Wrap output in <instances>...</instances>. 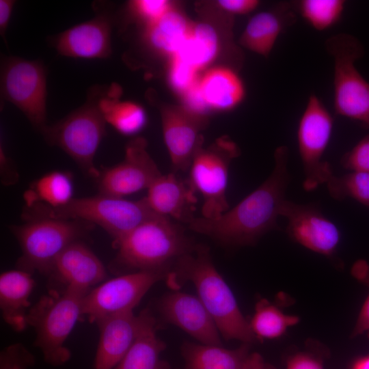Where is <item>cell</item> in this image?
Returning a JSON list of instances; mask_svg holds the SVG:
<instances>
[{
	"mask_svg": "<svg viewBox=\"0 0 369 369\" xmlns=\"http://www.w3.org/2000/svg\"><path fill=\"white\" fill-rule=\"evenodd\" d=\"M170 270L134 271L102 282L83 298V316L94 323L109 315L132 312L154 284L166 279Z\"/></svg>",
	"mask_w": 369,
	"mask_h": 369,
	"instance_id": "12",
	"label": "cell"
},
{
	"mask_svg": "<svg viewBox=\"0 0 369 369\" xmlns=\"http://www.w3.org/2000/svg\"><path fill=\"white\" fill-rule=\"evenodd\" d=\"M351 272L356 279L369 287V264L367 262L362 260L355 262ZM364 333H366L369 338V294L361 308L352 336Z\"/></svg>",
	"mask_w": 369,
	"mask_h": 369,
	"instance_id": "36",
	"label": "cell"
},
{
	"mask_svg": "<svg viewBox=\"0 0 369 369\" xmlns=\"http://www.w3.org/2000/svg\"><path fill=\"white\" fill-rule=\"evenodd\" d=\"M92 226L80 221L51 218L30 219L23 225L12 226L22 252L18 269L47 275L57 257Z\"/></svg>",
	"mask_w": 369,
	"mask_h": 369,
	"instance_id": "8",
	"label": "cell"
},
{
	"mask_svg": "<svg viewBox=\"0 0 369 369\" xmlns=\"http://www.w3.org/2000/svg\"><path fill=\"white\" fill-rule=\"evenodd\" d=\"M166 280L173 288L192 282L198 297L227 340L249 344L256 337L241 313L230 287L215 268L208 249L197 245L191 252L176 260Z\"/></svg>",
	"mask_w": 369,
	"mask_h": 369,
	"instance_id": "2",
	"label": "cell"
},
{
	"mask_svg": "<svg viewBox=\"0 0 369 369\" xmlns=\"http://www.w3.org/2000/svg\"><path fill=\"white\" fill-rule=\"evenodd\" d=\"M172 8L166 0H135L128 3L131 14L144 26L156 21Z\"/></svg>",
	"mask_w": 369,
	"mask_h": 369,
	"instance_id": "34",
	"label": "cell"
},
{
	"mask_svg": "<svg viewBox=\"0 0 369 369\" xmlns=\"http://www.w3.org/2000/svg\"><path fill=\"white\" fill-rule=\"evenodd\" d=\"M141 325L133 344L113 369H169L161 359L165 343L157 336V323L151 311L141 312Z\"/></svg>",
	"mask_w": 369,
	"mask_h": 369,
	"instance_id": "23",
	"label": "cell"
},
{
	"mask_svg": "<svg viewBox=\"0 0 369 369\" xmlns=\"http://www.w3.org/2000/svg\"><path fill=\"white\" fill-rule=\"evenodd\" d=\"M219 51V39L215 28L206 22H192L185 40L173 56L199 72L215 59Z\"/></svg>",
	"mask_w": 369,
	"mask_h": 369,
	"instance_id": "28",
	"label": "cell"
},
{
	"mask_svg": "<svg viewBox=\"0 0 369 369\" xmlns=\"http://www.w3.org/2000/svg\"><path fill=\"white\" fill-rule=\"evenodd\" d=\"M249 344L227 349L219 345L185 343L183 369H239L249 353Z\"/></svg>",
	"mask_w": 369,
	"mask_h": 369,
	"instance_id": "27",
	"label": "cell"
},
{
	"mask_svg": "<svg viewBox=\"0 0 369 369\" xmlns=\"http://www.w3.org/2000/svg\"><path fill=\"white\" fill-rule=\"evenodd\" d=\"M326 185L333 199L350 197L369 207V173L351 171L340 176L333 174Z\"/></svg>",
	"mask_w": 369,
	"mask_h": 369,
	"instance_id": "32",
	"label": "cell"
},
{
	"mask_svg": "<svg viewBox=\"0 0 369 369\" xmlns=\"http://www.w3.org/2000/svg\"><path fill=\"white\" fill-rule=\"evenodd\" d=\"M299 321L297 316L286 314L263 299L257 303L249 323L256 338L275 339L284 335L289 327L297 325Z\"/></svg>",
	"mask_w": 369,
	"mask_h": 369,
	"instance_id": "30",
	"label": "cell"
},
{
	"mask_svg": "<svg viewBox=\"0 0 369 369\" xmlns=\"http://www.w3.org/2000/svg\"><path fill=\"white\" fill-rule=\"evenodd\" d=\"M74 185L70 174L55 171L36 180L25 193V206L40 203L52 208L68 204L73 197Z\"/></svg>",
	"mask_w": 369,
	"mask_h": 369,
	"instance_id": "29",
	"label": "cell"
},
{
	"mask_svg": "<svg viewBox=\"0 0 369 369\" xmlns=\"http://www.w3.org/2000/svg\"><path fill=\"white\" fill-rule=\"evenodd\" d=\"M155 215L157 214L149 208L144 197L131 201L99 193L74 197L66 205L57 208L40 203L26 206L24 219L76 220L98 225L115 241Z\"/></svg>",
	"mask_w": 369,
	"mask_h": 369,
	"instance_id": "4",
	"label": "cell"
},
{
	"mask_svg": "<svg viewBox=\"0 0 369 369\" xmlns=\"http://www.w3.org/2000/svg\"><path fill=\"white\" fill-rule=\"evenodd\" d=\"M257 0H220L219 6L226 12L234 14H246L254 11L259 5Z\"/></svg>",
	"mask_w": 369,
	"mask_h": 369,
	"instance_id": "38",
	"label": "cell"
},
{
	"mask_svg": "<svg viewBox=\"0 0 369 369\" xmlns=\"http://www.w3.org/2000/svg\"><path fill=\"white\" fill-rule=\"evenodd\" d=\"M87 293L73 289H51L30 308L27 323L34 329L33 345L53 366L66 364L71 357L66 341L82 315Z\"/></svg>",
	"mask_w": 369,
	"mask_h": 369,
	"instance_id": "5",
	"label": "cell"
},
{
	"mask_svg": "<svg viewBox=\"0 0 369 369\" xmlns=\"http://www.w3.org/2000/svg\"><path fill=\"white\" fill-rule=\"evenodd\" d=\"M340 163L349 171L369 173V134L343 155Z\"/></svg>",
	"mask_w": 369,
	"mask_h": 369,
	"instance_id": "37",
	"label": "cell"
},
{
	"mask_svg": "<svg viewBox=\"0 0 369 369\" xmlns=\"http://www.w3.org/2000/svg\"><path fill=\"white\" fill-rule=\"evenodd\" d=\"M191 24L182 13L172 8L156 21L144 26L143 40L154 52L171 57L182 45Z\"/></svg>",
	"mask_w": 369,
	"mask_h": 369,
	"instance_id": "26",
	"label": "cell"
},
{
	"mask_svg": "<svg viewBox=\"0 0 369 369\" xmlns=\"http://www.w3.org/2000/svg\"><path fill=\"white\" fill-rule=\"evenodd\" d=\"M239 154L236 144L223 137L207 148H200L195 154L187 181L202 195V217L215 219L230 209L226 197L229 170Z\"/></svg>",
	"mask_w": 369,
	"mask_h": 369,
	"instance_id": "9",
	"label": "cell"
},
{
	"mask_svg": "<svg viewBox=\"0 0 369 369\" xmlns=\"http://www.w3.org/2000/svg\"><path fill=\"white\" fill-rule=\"evenodd\" d=\"M164 141L175 171L187 172L202 148L201 130L206 120L185 107L165 106L161 109Z\"/></svg>",
	"mask_w": 369,
	"mask_h": 369,
	"instance_id": "15",
	"label": "cell"
},
{
	"mask_svg": "<svg viewBox=\"0 0 369 369\" xmlns=\"http://www.w3.org/2000/svg\"><path fill=\"white\" fill-rule=\"evenodd\" d=\"M198 87L208 109L228 111L244 99L245 88L239 75L228 67L217 66L200 77Z\"/></svg>",
	"mask_w": 369,
	"mask_h": 369,
	"instance_id": "24",
	"label": "cell"
},
{
	"mask_svg": "<svg viewBox=\"0 0 369 369\" xmlns=\"http://www.w3.org/2000/svg\"><path fill=\"white\" fill-rule=\"evenodd\" d=\"M288 152L286 146L275 150L269 176L235 206L215 219L195 217L189 228L230 246L254 244L268 232L279 229L277 219L290 181Z\"/></svg>",
	"mask_w": 369,
	"mask_h": 369,
	"instance_id": "1",
	"label": "cell"
},
{
	"mask_svg": "<svg viewBox=\"0 0 369 369\" xmlns=\"http://www.w3.org/2000/svg\"><path fill=\"white\" fill-rule=\"evenodd\" d=\"M32 274L20 269L10 270L0 275V309L3 320L16 331L27 326L31 307L29 297L35 282Z\"/></svg>",
	"mask_w": 369,
	"mask_h": 369,
	"instance_id": "22",
	"label": "cell"
},
{
	"mask_svg": "<svg viewBox=\"0 0 369 369\" xmlns=\"http://www.w3.org/2000/svg\"><path fill=\"white\" fill-rule=\"evenodd\" d=\"M334 119L320 99L311 94L299 121L297 138L303 165V189L312 191L333 174L323 159L333 129Z\"/></svg>",
	"mask_w": 369,
	"mask_h": 369,
	"instance_id": "11",
	"label": "cell"
},
{
	"mask_svg": "<svg viewBox=\"0 0 369 369\" xmlns=\"http://www.w3.org/2000/svg\"><path fill=\"white\" fill-rule=\"evenodd\" d=\"M345 4L343 0H301L295 3L301 17L317 31L327 30L338 23Z\"/></svg>",
	"mask_w": 369,
	"mask_h": 369,
	"instance_id": "31",
	"label": "cell"
},
{
	"mask_svg": "<svg viewBox=\"0 0 369 369\" xmlns=\"http://www.w3.org/2000/svg\"><path fill=\"white\" fill-rule=\"evenodd\" d=\"M280 216L287 219L286 232L294 241L327 257L336 254L340 232L316 204H298L286 199Z\"/></svg>",
	"mask_w": 369,
	"mask_h": 369,
	"instance_id": "14",
	"label": "cell"
},
{
	"mask_svg": "<svg viewBox=\"0 0 369 369\" xmlns=\"http://www.w3.org/2000/svg\"><path fill=\"white\" fill-rule=\"evenodd\" d=\"M102 87L91 88L83 105L41 131L50 144L61 148L85 174L95 178L100 172L94 165V156L106 134L107 122L98 107Z\"/></svg>",
	"mask_w": 369,
	"mask_h": 369,
	"instance_id": "6",
	"label": "cell"
},
{
	"mask_svg": "<svg viewBox=\"0 0 369 369\" xmlns=\"http://www.w3.org/2000/svg\"><path fill=\"white\" fill-rule=\"evenodd\" d=\"M239 369H270L262 356L258 353L249 354Z\"/></svg>",
	"mask_w": 369,
	"mask_h": 369,
	"instance_id": "42",
	"label": "cell"
},
{
	"mask_svg": "<svg viewBox=\"0 0 369 369\" xmlns=\"http://www.w3.org/2000/svg\"><path fill=\"white\" fill-rule=\"evenodd\" d=\"M59 286L88 293L106 279V269L98 256L77 241L68 245L55 260L47 275Z\"/></svg>",
	"mask_w": 369,
	"mask_h": 369,
	"instance_id": "17",
	"label": "cell"
},
{
	"mask_svg": "<svg viewBox=\"0 0 369 369\" xmlns=\"http://www.w3.org/2000/svg\"><path fill=\"white\" fill-rule=\"evenodd\" d=\"M113 245L118 251L109 268L121 275L122 272L171 268L197 245L177 222L155 215L113 241Z\"/></svg>",
	"mask_w": 369,
	"mask_h": 369,
	"instance_id": "3",
	"label": "cell"
},
{
	"mask_svg": "<svg viewBox=\"0 0 369 369\" xmlns=\"http://www.w3.org/2000/svg\"><path fill=\"white\" fill-rule=\"evenodd\" d=\"M200 77L198 72L176 56L170 57L168 80L174 91L183 96L195 87Z\"/></svg>",
	"mask_w": 369,
	"mask_h": 369,
	"instance_id": "33",
	"label": "cell"
},
{
	"mask_svg": "<svg viewBox=\"0 0 369 369\" xmlns=\"http://www.w3.org/2000/svg\"><path fill=\"white\" fill-rule=\"evenodd\" d=\"M34 364V355L22 343L12 344L1 351L0 369H28Z\"/></svg>",
	"mask_w": 369,
	"mask_h": 369,
	"instance_id": "35",
	"label": "cell"
},
{
	"mask_svg": "<svg viewBox=\"0 0 369 369\" xmlns=\"http://www.w3.org/2000/svg\"><path fill=\"white\" fill-rule=\"evenodd\" d=\"M122 90L118 84L102 87L98 99L99 109L107 124L122 135L139 133L147 124L144 108L137 102L121 100Z\"/></svg>",
	"mask_w": 369,
	"mask_h": 369,
	"instance_id": "25",
	"label": "cell"
},
{
	"mask_svg": "<svg viewBox=\"0 0 369 369\" xmlns=\"http://www.w3.org/2000/svg\"><path fill=\"white\" fill-rule=\"evenodd\" d=\"M295 3L284 1L254 15L247 23L240 43L247 49L265 57L273 50L279 36L295 24Z\"/></svg>",
	"mask_w": 369,
	"mask_h": 369,
	"instance_id": "21",
	"label": "cell"
},
{
	"mask_svg": "<svg viewBox=\"0 0 369 369\" xmlns=\"http://www.w3.org/2000/svg\"><path fill=\"white\" fill-rule=\"evenodd\" d=\"M286 369H323L320 360L313 355L300 353L290 358Z\"/></svg>",
	"mask_w": 369,
	"mask_h": 369,
	"instance_id": "40",
	"label": "cell"
},
{
	"mask_svg": "<svg viewBox=\"0 0 369 369\" xmlns=\"http://www.w3.org/2000/svg\"><path fill=\"white\" fill-rule=\"evenodd\" d=\"M158 309L165 321L180 327L201 344L221 346L218 328L198 297L172 292L162 297Z\"/></svg>",
	"mask_w": 369,
	"mask_h": 369,
	"instance_id": "18",
	"label": "cell"
},
{
	"mask_svg": "<svg viewBox=\"0 0 369 369\" xmlns=\"http://www.w3.org/2000/svg\"><path fill=\"white\" fill-rule=\"evenodd\" d=\"M144 197L156 214L189 224L195 217L196 192L174 173L158 177L147 189Z\"/></svg>",
	"mask_w": 369,
	"mask_h": 369,
	"instance_id": "20",
	"label": "cell"
},
{
	"mask_svg": "<svg viewBox=\"0 0 369 369\" xmlns=\"http://www.w3.org/2000/svg\"><path fill=\"white\" fill-rule=\"evenodd\" d=\"M326 49L333 59L336 114L369 128V82L355 66L356 61L364 55L363 45L352 35L338 33L328 38Z\"/></svg>",
	"mask_w": 369,
	"mask_h": 369,
	"instance_id": "7",
	"label": "cell"
},
{
	"mask_svg": "<svg viewBox=\"0 0 369 369\" xmlns=\"http://www.w3.org/2000/svg\"><path fill=\"white\" fill-rule=\"evenodd\" d=\"M142 322L141 312H126L109 315L94 323L99 330L94 369H113L135 340Z\"/></svg>",
	"mask_w": 369,
	"mask_h": 369,
	"instance_id": "19",
	"label": "cell"
},
{
	"mask_svg": "<svg viewBox=\"0 0 369 369\" xmlns=\"http://www.w3.org/2000/svg\"><path fill=\"white\" fill-rule=\"evenodd\" d=\"M352 369H369V355L357 360Z\"/></svg>",
	"mask_w": 369,
	"mask_h": 369,
	"instance_id": "43",
	"label": "cell"
},
{
	"mask_svg": "<svg viewBox=\"0 0 369 369\" xmlns=\"http://www.w3.org/2000/svg\"><path fill=\"white\" fill-rule=\"evenodd\" d=\"M161 174L147 151L146 139L136 137L126 146L122 161L100 172L97 178L99 193L124 197L148 189Z\"/></svg>",
	"mask_w": 369,
	"mask_h": 369,
	"instance_id": "13",
	"label": "cell"
},
{
	"mask_svg": "<svg viewBox=\"0 0 369 369\" xmlns=\"http://www.w3.org/2000/svg\"><path fill=\"white\" fill-rule=\"evenodd\" d=\"M112 19L99 12L88 20L59 33L53 46L62 56L77 59H106L112 52Z\"/></svg>",
	"mask_w": 369,
	"mask_h": 369,
	"instance_id": "16",
	"label": "cell"
},
{
	"mask_svg": "<svg viewBox=\"0 0 369 369\" xmlns=\"http://www.w3.org/2000/svg\"><path fill=\"white\" fill-rule=\"evenodd\" d=\"M0 86L4 100L21 111L42 131L46 126L47 74L40 61L19 57L2 58Z\"/></svg>",
	"mask_w": 369,
	"mask_h": 369,
	"instance_id": "10",
	"label": "cell"
},
{
	"mask_svg": "<svg viewBox=\"0 0 369 369\" xmlns=\"http://www.w3.org/2000/svg\"><path fill=\"white\" fill-rule=\"evenodd\" d=\"M0 169L1 180L3 184L10 186L18 182L19 174L1 146L0 149Z\"/></svg>",
	"mask_w": 369,
	"mask_h": 369,
	"instance_id": "39",
	"label": "cell"
},
{
	"mask_svg": "<svg viewBox=\"0 0 369 369\" xmlns=\"http://www.w3.org/2000/svg\"><path fill=\"white\" fill-rule=\"evenodd\" d=\"M14 4L13 0H0V34L4 40Z\"/></svg>",
	"mask_w": 369,
	"mask_h": 369,
	"instance_id": "41",
	"label": "cell"
}]
</instances>
